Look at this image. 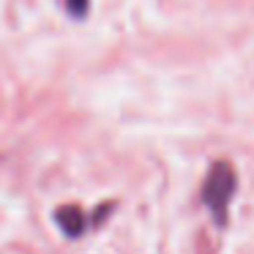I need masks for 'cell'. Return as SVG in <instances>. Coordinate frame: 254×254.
<instances>
[{
    "label": "cell",
    "mask_w": 254,
    "mask_h": 254,
    "mask_svg": "<svg viewBox=\"0 0 254 254\" xmlns=\"http://www.w3.org/2000/svg\"><path fill=\"white\" fill-rule=\"evenodd\" d=\"M55 221H58V227L63 230L66 238H79V235H85L88 227H90V216L85 213L82 208H77V205H61V208L55 210Z\"/></svg>",
    "instance_id": "cell-2"
},
{
    "label": "cell",
    "mask_w": 254,
    "mask_h": 254,
    "mask_svg": "<svg viewBox=\"0 0 254 254\" xmlns=\"http://www.w3.org/2000/svg\"><path fill=\"white\" fill-rule=\"evenodd\" d=\"M66 6H68V11H71L74 17H82V14L88 11V0H68Z\"/></svg>",
    "instance_id": "cell-3"
},
{
    "label": "cell",
    "mask_w": 254,
    "mask_h": 254,
    "mask_svg": "<svg viewBox=\"0 0 254 254\" xmlns=\"http://www.w3.org/2000/svg\"><path fill=\"white\" fill-rule=\"evenodd\" d=\"M235 191H238V175L232 170V164L230 161H213L202 181L199 197H202L205 208L210 210V216H213V221L219 227L227 221V210H230Z\"/></svg>",
    "instance_id": "cell-1"
}]
</instances>
